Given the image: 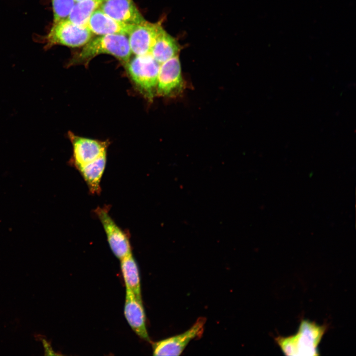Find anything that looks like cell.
<instances>
[{
    "label": "cell",
    "instance_id": "17",
    "mask_svg": "<svg viewBox=\"0 0 356 356\" xmlns=\"http://www.w3.org/2000/svg\"><path fill=\"white\" fill-rule=\"evenodd\" d=\"M53 14V23L67 19L74 6V0H51Z\"/></svg>",
    "mask_w": 356,
    "mask_h": 356
},
{
    "label": "cell",
    "instance_id": "13",
    "mask_svg": "<svg viewBox=\"0 0 356 356\" xmlns=\"http://www.w3.org/2000/svg\"><path fill=\"white\" fill-rule=\"evenodd\" d=\"M181 46L178 41L163 28L159 33L151 49L150 53L160 64L178 55Z\"/></svg>",
    "mask_w": 356,
    "mask_h": 356
},
{
    "label": "cell",
    "instance_id": "8",
    "mask_svg": "<svg viewBox=\"0 0 356 356\" xmlns=\"http://www.w3.org/2000/svg\"><path fill=\"white\" fill-rule=\"evenodd\" d=\"M68 134L73 148L71 160L76 168L94 161L106 153L108 146L107 141L79 136L71 132Z\"/></svg>",
    "mask_w": 356,
    "mask_h": 356
},
{
    "label": "cell",
    "instance_id": "19",
    "mask_svg": "<svg viewBox=\"0 0 356 356\" xmlns=\"http://www.w3.org/2000/svg\"><path fill=\"white\" fill-rule=\"evenodd\" d=\"M74 0L75 1V2H78V1H81L83 0Z\"/></svg>",
    "mask_w": 356,
    "mask_h": 356
},
{
    "label": "cell",
    "instance_id": "10",
    "mask_svg": "<svg viewBox=\"0 0 356 356\" xmlns=\"http://www.w3.org/2000/svg\"><path fill=\"white\" fill-rule=\"evenodd\" d=\"M99 8L111 18L127 24L146 21L133 0H104Z\"/></svg>",
    "mask_w": 356,
    "mask_h": 356
},
{
    "label": "cell",
    "instance_id": "14",
    "mask_svg": "<svg viewBox=\"0 0 356 356\" xmlns=\"http://www.w3.org/2000/svg\"><path fill=\"white\" fill-rule=\"evenodd\" d=\"M106 163V153L94 161L77 168L86 181L91 194H99L100 183Z\"/></svg>",
    "mask_w": 356,
    "mask_h": 356
},
{
    "label": "cell",
    "instance_id": "2",
    "mask_svg": "<svg viewBox=\"0 0 356 356\" xmlns=\"http://www.w3.org/2000/svg\"><path fill=\"white\" fill-rule=\"evenodd\" d=\"M327 329L326 325L303 319L295 334L278 336L275 341L286 356H318V346Z\"/></svg>",
    "mask_w": 356,
    "mask_h": 356
},
{
    "label": "cell",
    "instance_id": "18",
    "mask_svg": "<svg viewBox=\"0 0 356 356\" xmlns=\"http://www.w3.org/2000/svg\"><path fill=\"white\" fill-rule=\"evenodd\" d=\"M43 344H44V348L45 349V355H53L52 353V352H53L52 351V349H51V347L48 345V344H47V342L44 340H43Z\"/></svg>",
    "mask_w": 356,
    "mask_h": 356
},
{
    "label": "cell",
    "instance_id": "3",
    "mask_svg": "<svg viewBox=\"0 0 356 356\" xmlns=\"http://www.w3.org/2000/svg\"><path fill=\"white\" fill-rule=\"evenodd\" d=\"M160 64L148 53L135 55L124 65L135 87L149 100L156 95Z\"/></svg>",
    "mask_w": 356,
    "mask_h": 356
},
{
    "label": "cell",
    "instance_id": "12",
    "mask_svg": "<svg viewBox=\"0 0 356 356\" xmlns=\"http://www.w3.org/2000/svg\"><path fill=\"white\" fill-rule=\"evenodd\" d=\"M134 26L116 20L99 8L92 13L87 25L93 34L98 36L123 35L128 36Z\"/></svg>",
    "mask_w": 356,
    "mask_h": 356
},
{
    "label": "cell",
    "instance_id": "11",
    "mask_svg": "<svg viewBox=\"0 0 356 356\" xmlns=\"http://www.w3.org/2000/svg\"><path fill=\"white\" fill-rule=\"evenodd\" d=\"M125 316L134 331L141 338L150 341L141 297L126 288L124 306Z\"/></svg>",
    "mask_w": 356,
    "mask_h": 356
},
{
    "label": "cell",
    "instance_id": "6",
    "mask_svg": "<svg viewBox=\"0 0 356 356\" xmlns=\"http://www.w3.org/2000/svg\"><path fill=\"white\" fill-rule=\"evenodd\" d=\"M205 322L204 317H200L185 332L153 343V355H180L191 340L202 336Z\"/></svg>",
    "mask_w": 356,
    "mask_h": 356
},
{
    "label": "cell",
    "instance_id": "16",
    "mask_svg": "<svg viewBox=\"0 0 356 356\" xmlns=\"http://www.w3.org/2000/svg\"><path fill=\"white\" fill-rule=\"evenodd\" d=\"M104 0H83L76 2L67 19L72 23L87 26L92 13L98 9Z\"/></svg>",
    "mask_w": 356,
    "mask_h": 356
},
{
    "label": "cell",
    "instance_id": "15",
    "mask_svg": "<svg viewBox=\"0 0 356 356\" xmlns=\"http://www.w3.org/2000/svg\"><path fill=\"white\" fill-rule=\"evenodd\" d=\"M120 261L121 271L126 288L137 296L141 297L139 271L132 253Z\"/></svg>",
    "mask_w": 356,
    "mask_h": 356
},
{
    "label": "cell",
    "instance_id": "5",
    "mask_svg": "<svg viewBox=\"0 0 356 356\" xmlns=\"http://www.w3.org/2000/svg\"><path fill=\"white\" fill-rule=\"evenodd\" d=\"M178 55L160 64L156 95L173 97L181 93L184 89Z\"/></svg>",
    "mask_w": 356,
    "mask_h": 356
},
{
    "label": "cell",
    "instance_id": "4",
    "mask_svg": "<svg viewBox=\"0 0 356 356\" xmlns=\"http://www.w3.org/2000/svg\"><path fill=\"white\" fill-rule=\"evenodd\" d=\"M93 35L87 26L75 24L67 18L53 23L45 36L44 48L48 49L56 45L81 47L93 37Z\"/></svg>",
    "mask_w": 356,
    "mask_h": 356
},
{
    "label": "cell",
    "instance_id": "1",
    "mask_svg": "<svg viewBox=\"0 0 356 356\" xmlns=\"http://www.w3.org/2000/svg\"><path fill=\"white\" fill-rule=\"evenodd\" d=\"M75 54L68 63V66H88L95 56L101 54L113 56L123 65L130 59L132 54L127 36L101 35L91 38Z\"/></svg>",
    "mask_w": 356,
    "mask_h": 356
},
{
    "label": "cell",
    "instance_id": "9",
    "mask_svg": "<svg viewBox=\"0 0 356 356\" xmlns=\"http://www.w3.org/2000/svg\"><path fill=\"white\" fill-rule=\"evenodd\" d=\"M162 28L160 21L151 23L146 20L140 24L135 25L128 35L132 53L135 55L150 53L155 41Z\"/></svg>",
    "mask_w": 356,
    "mask_h": 356
},
{
    "label": "cell",
    "instance_id": "7",
    "mask_svg": "<svg viewBox=\"0 0 356 356\" xmlns=\"http://www.w3.org/2000/svg\"><path fill=\"white\" fill-rule=\"evenodd\" d=\"M95 213L99 219L110 248L119 259L121 260L131 253V247L128 234L115 223L105 208L97 207Z\"/></svg>",
    "mask_w": 356,
    "mask_h": 356
}]
</instances>
